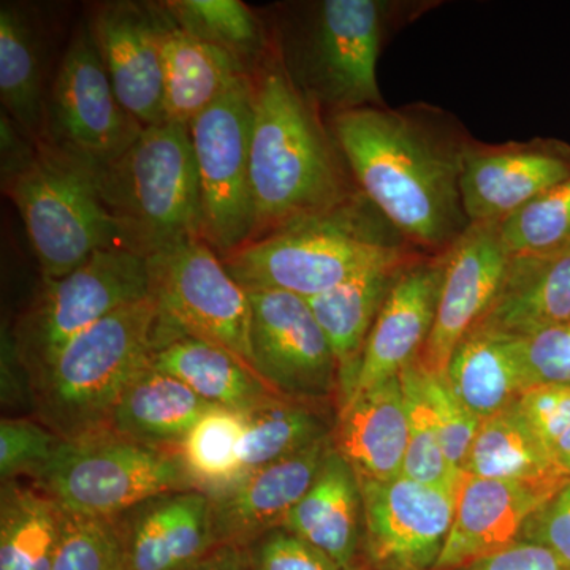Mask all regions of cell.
I'll return each mask as SVG.
<instances>
[{"label": "cell", "instance_id": "1", "mask_svg": "<svg viewBox=\"0 0 570 570\" xmlns=\"http://www.w3.org/2000/svg\"><path fill=\"white\" fill-rule=\"evenodd\" d=\"M360 193L426 255L448 253L468 230L461 175L472 137L428 104L328 116Z\"/></svg>", "mask_w": 570, "mask_h": 570}, {"label": "cell", "instance_id": "2", "mask_svg": "<svg viewBox=\"0 0 570 570\" xmlns=\"http://www.w3.org/2000/svg\"><path fill=\"white\" fill-rule=\"evenodd\" d=\"M250 78L255 242L335 212L362 193L326 116L291 80L276 45Z\"/></svg>", "mask_w": 570, "mask_h": 570}, {"label": "cell", "instance_id": "3", "mask_svg": "<svg viewBox=\"0 0 570 570\" xmlns=\"http://www.w3.org/2000/svg\"><path fill=\"white\" fill-rule=\"evenodd\" d=\"M385 0H318L281 9L272 26L291 80L326 118L384 107L377 61L385 37L414 9Z\"/></svg>", "mask_w": 570, "mask_h": 570}, {"label": "cell", "instance_id": "4", "mask_svg": "<svg viewBox=\"0 0 570 570\" xmlns=\"http://www.w3.org/2000/svg\"><path fill=\"white\" fill-rule=\"evenodd\" d=\"M423 255L365 195L324 216L255 239L223 264L246 292L313 298L376 266Z\"/></svg>", "mask_w": 570, "mask_h": 570}, {"label": "cell", "instance_id": "5", "mask_svg": "<svg viewBox=\"0 0 570 570\" xmlns=\"http://www.w3.org/2000/svg\"><path fill=\"white\" fill-rule=\"evenodd\" d=\"M157 333L159 314L148 296L70 341L31 381L39 422L67 442L112 433L115 409L151 362Z\"/></svg>", "mask_w": 570, "mask_h": 570}, {"label": "cell", "instance_id": "6", "mask_svg": "<svg viewBox=\"0 0 570 570\" xmlns=\"http://www.w3.org/2000/svg\"><path fill=\"white\" fill-rule=\"evenodd\" d=\"M94 175L104 204L134 253L148 257L184 239L204 238L189 127L175 122L145 127L119 159L96 168Z\"/></svg>", "mask_w": 570, "mask_h": 570}, {"label": "cell", "instance_id": "7", "mask_svg": "<svg viewBox=\"0 0 570 570\" xmlns=\"http://www.w3.org/2000/svg\"><path fill=\"white\" fill-rule=\"evenodd\" d=\"M2 189L20 213L43 281L69 275L99 250L129 249L91 165L51 142H37L31 163Z\"/></svg>", "mask_w": 570, "mask_h": 570}, {"label": "cell", "instance_id": "8", "mask_svg": "<svg viewBox=\"0 0 570 570\" xmlns=\"http://www.w3.org/2000/svg\"><path fill=\"white\" fill-rule=\"evenodd\" d=\"M69 512L118 519L148 499L195 490L178 452L108 433L63 441L33 480Z\"/></svg>", "mask_w": 570, "mask_h": 570}, {"label": "cell", "instance_id": "9", "mask_svg": "<svg viewBox=\"0 0 570 570\" xmlns=\"http://www.w3.org/2000/svg\"><path fill=\"white\" fill-rule=\"evenodd\" d=\"M146 265L149 298L159 314V337H197L230 352L255 373L249 294L205 238L157 250L146 257Z\"/></svg>", "mask_w": 570, "mask_h": 570}, {"label": "cell", "instance_id": "10", "mask_svg": "<svg viewBox=\"0 0 570 570\" xmlns=\"http://www.w3.org/2000/svg\"><path fill=\"white\" fill-rule=\"evenodd\" d=\"M148 296L146 257L129 249L99 250L69 275L43 281L11 335L17 362L32 381L75 337Z\"/></svg>", "mask_w": 570, "mask_h": 570}, {"label": "cell", "instance_id": "11", "mask_svg": "<svg viewBox=\"0 0 570 570\" xmlns=\"http://www.w3.org/2000/svg\"><path fill=\"white\" fill-rule=\"evenodd\" d=\"M253 78L242 77L189 127L200 181L204 238L220 257L253 242Z\"/></svg>", "mask_w": 570, "mask_h": 570}, {"label": "cell", "instance_id": "12", "mask_svg": "<svg viewBox=\"0 0 570 570\" xmlns=\"http://www.w3.org/2000/svg\"><path fill=\"white\" fill-rule=\"evenodd\" d=\"M142 130L119 102L88 20L81 21L48 91L43 141L96 170L119 159Z\"/></svg>", "mask_w": 570, "mask_h": 570}, {"label": "cell", "instance_id": "13", "mask_svg": "<svg viewBox=\"0 0 570 570\" xmlns=\"http://www.w3.org/2000/svg\"><path fill=\"white\" fill-rule=\"evenodd\" d=\"M247 294L257 376L276 395L303 403L322 404L340 395L335 355L307 299L276 291Z\"/></svg>", "mask_w": 570, "mask_h": 570}, {"label": "cell", "instance_id": "14", "mask_svg": "<svg viewBox=\"0 0 570 570\" xmlns=\"http://www.w3.org/2000/svg\"><path fill=\"white\" fill-rule=\"evenodd\" d=\"M360 480V479H358ZM363 542L376 570H433L455 519L459 491L406 475L360 480Z\"/></svg>", "mask_w": 570, "mask_h": 570}, {"label": "cell", "instance_id": "15", "mask_svg": "<svg viewBox=\"0 0 570 570\" xmlns=\"http://www.w3.org/2000/svg\"><path fill=\"white\" fill-rule=\"evenodd\" d=\"M570 178V146L551 138L489 145L472 138L461 197L471 224H501L521 206Z\"/></svg>", "mask_w": 570, "mask_h": 570}, {"label": "cell", "instance_id": "16", "mask_svg": "<svg viewBox=\"0 0 570 570\" xmlns=\"http://www.w3.org/2000/svg\"><path fill=\"white\" fill-rule=\"evenodd\" d=\"M499 224H471L445 253L436 321L420 363L431 373L445 374L461 340L487 313L510 261Z\"/></svg>", "mask_w": 570, "mask_h": 570}, {"label": "cell", "instance_id": "17", "mask_svg": "<svg viewBox=\"0 0 570 570\" xmlns=\"http://www.w3.org/2000/svg\"><path fill=\"white\" fill-rule=\"evenodd\" d=\"M86 20L122 107L145 127L168 122L156 2L96 3Z\"/></svg>", "mask_w": 570, "mask_h": 570}, {"label": "cell", "instance_id": "18", "mask_svg": "<svg viewBox=\"0 0 570 570\" xmlns=\"http://www.w3.org/2000/svg\"><path fill=\"white\" fill-rule=\"evenodd\" d=\"M566 480L523 482L464 474L452 530L433 570H459L508 549L520 539L532 513Z\"/></svg>", "mask_w": 570, "mask_h": 570}, {"label": "cell", "instance_id": "19", "mask_svg": "<svg viewBox=\"0 0 570 570\" xmlns=\"http://www.w3.org/2000/svg\"><path fill=\"white\" fill-rule=\"evenodd\" d=\"M444 275L445 253L422 255L403 269L367 340L352 395L400 376L420 358L436 321Z\"/></svg>", "mask_w": 570, "mask_h": 570}, {"label": "cell", "instance_id": "20", "mask_svg": "<svg viewBox=\"0 0 570 570\" xmlns=\"http://www.w3.org/2000/svg\"><path fill=\"white\" fill-rule=\"evenodd\" d=\"M332 436L249 472L230 489L213 494V528L217 543L249 547L266 532L283 527L288 513L316 480Z\"/></svg>", "mask_w": 570, "mask_h": 570}, {"label": "cell", "instance_id": "21", "mask_svg": "<svg viewBox=\"0 0 570 570\" xmlns=\"http://www.w3.org/2000/svg\"><path fill=\"white\" fill-rule=\"evenodd\" d=\"M127 570H184L217 546L213 502L184 490L148 499L118 517Z\"/></svg>", "mask_w": 570, "mask_h": 570}, {"label": "cell", "instance_id": "22", "mask_svg": "<svg viewBox=\"0 0 570 570\" xmlns=\"http://www.w3.org/2000/svg\"><path fill=\"white\" fill-rule=\"evenodd\" d=\"M570 321V242L512 254L487 313L472 330L523 341Z\"/></svg>", "mask_w": 570, "mask_h": 570}, {"label": "cell", "instance_id": "23", "mask_svg": "<svg viewBox=\"0 0 570 570\" xmlns=\"http://www.w3.org/2000/svg\"><path fill=\"white\" fill-rule=\"evenodd\" d=\"M333 449L360 480L403 475L407 449V412L400 376L356 392L337 412Z\"/></svg>", "mask_w": 570, "mask_h": 570}, {"label": "cell", "instance_id": "24", "mask_svg": "<svg viewBox=\"0 0 570 570\" xmlns=\"http://www.w3.org/2000/svg\"><path fill=\"white\" fill-rule=\"evenodd\" d=\"M419 257L367 269L332 291L307 299L335 355L340 406L354 392L367 340L385 299L403 269Z\"/></svg>", "mask_w": 570, "mask_h": 570}, {"label": "cell", "instance_id": "25", "mask_svg": "<svg viewBox=\"0 0 570 570\" xmlns=\"http://www.w3.org/2000/svg\"><path fill=\"white\" fill-rule=\"evenodd\" d=\"M160 26L164 108L168 122L190 127L209 107L219 102L242 77H250L225 52L209 47L156 2Z\"/></svg>", "mask_w": 570, "mask_h": 570}, {"label": "cell", "instance_id": "26", "mask_svg": "<svg viewBox=\"0 0 570 570\" xmlns=\"http://www.w3.org/2000/svg\"><path fill=\"white\" fill-rule=\"evenodd\" d=\"M324 551L344 570L355 566L363 535V499L358 475L335 449L283 527Z\"/></svg>", "mask_w": 570, "mask_h": 570}, {"label": "cell", "instance_id": "27", "mask_svg": "<svg viewBox=\"0 0 570 570\" xmlns=\"http://www.w3.org/2000/svg\"><path fill=\"white\" fill-rule=\"evenodd\" d=\"M45 39L31 7L0 3V102L31 140H45Z\"/></svg>", "mask_w": 570, "mask_h": 570}, {"label": "cell", "instance_id": "28", "mask_svg": "<svg viewBox=\"0 0 570 570\" xmlns=\"http://www.w3.org/2000/svg\"><path fill=\"white\" fill-rule=\"evenodd\" d=\"M149 365L178 379L216 407L246 412L279 396L242 360L197 337H157Z\"/></svg>", "mask_w": 570, "mask_h": 570}, {"label": "cell", "instance_id": "29", "mask_svg": "<svg viewBox=\"0 0 570 570\" xmlns=\"http://www.w3.org/2000/svg\"><path fill=\"white\" fill-rule=\"evenodd\" d=\"M213 407L178 379L148 365L122 393L111 431L142 444L176 450Z\"/></svg>", "mask_w": 570, "mask_h": 570}, {"label": "cell", "instance_id": "30", "mask_svg": "<svg viewBox=\"0 0 570 570\" xmlns=\"http://www.w3.org/2000/svg\"><path fill=\"white\" fill-rule=\"evenodd\" d=\"M445 376L480 422L512 406L528 390L520 341L480 330H471L461 340Z\"/></svg>", "mask_w": 570, "mask_h": 570}, {"label": "cell", "instance_id": "31", "mask_svg": "<svg viewBox=\"0 0 570 570\" xmlns=\"http://www.w3.org/2000/svg\"><path fill=\"white\" fill-rule=\"evenodd\" d=\"M471 478L550 482L569 479L521 411L519 401L480 422L464 461Z\"/></svg>", "mask_w": 570, "mask_h": 570}, {"label": "cell", "instance_id": "32", "mask_svg": "<svg viewBox=\"0 0 570 570\" xmlns=\"http://www.w3.org/2000/svg\"><path fill=\"white\" fill-rule=\"evenodd\" d=\"M184 29L225 52L254 75L275 48L272 26L242 0H165L160 2Z\"/></svg>", "mask_w": 570, "mask_h": 570}, {"label": "cell", "instance_id": "33", "mask_svg": "<svg viewBox=\"0 0 570 570\" xmlns=\"http://www.w3.org/2000/svg\"><path fill=\"white\" fill-rule=\"evenodd\" d=\"M62 509L39 487L3 482L0 498V570H51Z\"/></svg>", "mask_w": 570, "mask_h": 570}, {"label": "cell", "instance_id": "34", "mask_svg": "<svg viewBox=\"0 0 570 570\" xmlns=\"http://www.w3.org/2000/svg\"><path fill=\"white\" fill-rule=\"evenodd\" d=\"M245 415V433L239 445L243 478L249 472L287 459L332 436L321 404L273 396ZM242 478V479H243Z\"/></svg>", "mask_w": 570, "mask_h": 570}, {"label": "cell", "instance_id": "35", "mask_svg": "<svg viewBox=\"0 0 570 570\" xmlns=\"http://www.w3.org/2000/svg\"><path fill=\"white\" fill-rule=\"evenodd\" d=\"M245 415L232 409L213 407L195 423L176 449L194 489L208 497L223 493L243 478L239 445Z\"/></svg>", "mask_w": 570, "mask_h": 570}, {"label": "cell", "instance_id": "36", "mask_svg": "<svg viewBox=\"0 0 570 570\" xmlns=\"http://www.w3.org/2000/svg\"><path fill=\"white\" fill-rule=\"evenodd\" d=\"M417 360L400 374L407 412V449L403 475L428 485L459 491L463 472L450 464L442 449L436 426L420 390Z\"/></svg>", "mask_w": 570, "mask_h": 570}, {"label": "cell", "instance_id": "37", "mask_svg": "<svg viewBox=\"0 0 570 570\" xmlns=\"http://www.w3.org/2000/svg\"><path fill=\"white\" fill-rule=\"evenodd\" d=\"M51 570H127L118 519L62 509L61 534Z\"/></svg>", "mask_w": 570, "mask_h": 570}, {"label": "cell", "instance_id": "38", "mask_svg": "<svg viewBox=\"0 0 570 570\" xmlns=\"http://www.w3.org/2000/svg\"><path fill=\"white\" fill-rule=\"evenodd\" d=\"M510 254L542 253L570 242V178L499 224Z\"/></svg>", "mask_w": 570, "mask_h": 570}, {"label": "cell", "instance_id": "39", "mask_svg": "<svg viewBox=\"0 0 570 570\" xmlns=\"http://www.w3.org/2000/svg\"><path fill=\"white\" fill-rule=\"evenodd\" d=\"M415 365L420 390L436 426L445 456L453 468L463 472L469 449L480 428V420L461 403L460 397L450 387L445 374L431 373L419 358Z\"/></svg>", "mask_w": 570, "mask_h": 570}, {"label": "cell", "instance_id": "40", "mask_svg": "<svg viewBox=\"0 0 570 570\" xmlns=\"http://www.w3.org/2000/svg\"><path fill=\"white\" fill-rule=\"evenodd\" d=\"M62 439L41 422L2 419L0 422V474L3 482L36 480L61 448Z\"/></svg>", "mask_w": 570, "mask_h": 570}, {"label": "cell", "instance_id": "41", "mask_svg": "<svg viewBox=\"0 0 570 570\" xmlns=\"http://www.w3.org/2000/svg\"><path fill=\"white\" fill-rule=\"evenodd\" d=\"M528 390L570 387V321L520 341Z\"/></svg>", "mask_w": 570, "mask_h": 570}, {"label": "cell", "instance_id": "42", "mask_svg": "<svg viewBox=\"0 0 570 570\" xmlns=\"http://www.w3.org/2000/svg\"><path fill=\"white\" fill-rule=\"evenodd\" d=\"M247 551L253 570H344L324 551L284 528L266 532Z\"/></svg>", "mask_w": 570, "mask_h": 570}, {"label": "cell", "instance_id": "43", "mask_svg": "<svg viewBox=\"0 0 570 570\" xmlns=\"http://www.w3.org/2000/svg\"><path fill=\"white\" fill-rule=\"evenodd\" d=\"M519 540L550 550L570 570V478L532 513Z\"/></svg>", "mask_w": 570, "mask_h": 570}, {"label": "cell", "instance_id": "44", "mask_svg": "<svg viewBox=\"0 0 570 570\" xmlns=\"http://www.w3.org/2000/svg\"><path fill=\"white\" fill-rule=\"evenodd\" d=\"M519 404L550 452L554 441L570 426V387H532L519 397Z\"/></svg>", "mask_w": 570, "mask_h": 570}, {"label": "cell", "instance_id": "45", "mask_svg": "<svg viewBox=\"0 0 570 570\" xmlns=\"http://www.w3.org/2000/svg\"><path fill=\"white\" fill-rule=\"evenodd\" d=\"M459 570H569L550 550L517 540L508 549L471 562Z\"/></svg>", "mask_w": 570, "mask_h": 570}, {"label": "cell", "instance_id": "46", "mask_svg": "<svg viewBox=\"0 0 570 570\" xmlns=\"http://www.w3.org/2000/svg\"><path fill=\"white\" fill-rule=\"evenodd\" d=\"M36 151L37 142L22 132L7 112L0 111V165H2L0 175H2V183L28 167Z\"/></svg>", "mask_w": 570, "mask_h": 570}, {"label": "cell", "instance_id": "47", "mask_svg": "<svg viewBox=\"0 0 570 570\" xmlns=\"http://www.w3.org/2000/svg\"><path fill=\"white\" fill-rule=\"evenodd\" d=\"M184 570H253L247 547L217 543L205 557Z\"/></svg>", "mask_w": 570, "mask_h": 570}, {"label": "cell", "instance_id": "48", "mask_svg": "<svg viewBox=\"0 0 570 570\" xmlns=\"http://www.w3.org/2000/svg\"><path fill=\"white\" fill-rule=\"evenodd\" d=\"M550 452L557 466L570 478V426L554 441Z\"/></svg>", "mask_w": 570, "mask_h": 570}, {"label": "cell", "instance_id": "49", "mask_svg": "<svg viewBox=\"0 0 570 570\" xmlns=\"http://www.w3.org/2000/svg\"><path fill=\"white\" fill-rule=\"evenodd\" d=\"M351 570H360V569H358V568H355V566H354V568H352Z\"/></svg>", "mask_w": 570, "mask_h": 570}]
</instances>
